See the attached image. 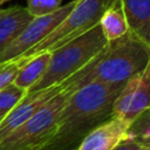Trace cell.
<instances>
[{"mask_svg":"<svg viewBox=\"0 0 150 150\" xmlns=\"http://www.w3.org/2000/svg\"><path fill=\"white\" fill-rule=\"evenodd\" d=\"M141 148H142V144H139V143H137L135 141L125 138L117 146H115L112 150H141Z\"/></svg>","mask_w":150,"mask_h":150,"instance_id":"18","label":"cell"},{"mask_svg":"<svg viewBox=\"0 0 150 150\" xmlns=\"http://www.w3.org/2000/svg\"><path fill=\"white\" fill-rule=\"evenodd\" d=\"M148 145H149V146H150V144H148Z\"/></svg>","mask_w":150,"mask_h":150,"instance_id":"23","label":"cell"},{"mask_svg":"<svg viewBox=\"0 0 150 150\" xmlns=\"http://www.w3.org/2000/svg\"><path fill=\"white\" fill-rule=\"evenodd\" d=\"M125 82H90L73 91L43 150L76 149L84 136L112 116V103Z\"/></svg>","mask_w":150,"mask_h":150,"instance_id":"1","label":"cell"},{"mask_svg":"<svg viewBox=\"0 0 150 150\" xmlns=\"http://www.w3.org/2000/svg\"><path fill=\"white\" fill-rule=\"evenodd\" d=\"M98 25L108 42L115 41L129 32L124 13L116 0L103 12Z\"/></svg>","mask_w":150,"mask_h":150,"instance_id":"13","label":"cell"},{"mask_svg":"<svg viewBox=\"0 0 150 150\" xmlns=\"http://www.w3.org/2000/svg\"><path fill=\"white\" fill-rule=\"evenodd\" d=\"M75 2L76 0H73L66 5H62L59 9L49 14L35 16L13 41L0 50V62L26 54L30 48L45 39L67 16Z\"/></svg>","mask_w":150,"mask_h":150,"instance_id":"6","label":"cell"},{"mask_svg":"<svg viewBox=\"0 0 150 150\" xmlns=\"http://www.w3.org/2000/svg\"><path fill=\"white\" fill-rule=\"evenodd\" d=\"M73 91L68 82V86L62 91L57 93L21 127L2 139L0 150H25L45 145L55 132L61 111Z\"/></svg>","mask_w":150,"mask_h":150,"instance_id":"4","label":"cell"},{"mask_svg":"<svg viewBox=\"0 0 150 150\" xmlns=\"http://www.w3.org/2000/svg\"><path fill=\"white\" fill-rule=\"evenodd\" d=\"M130 122L111 116L89 131L76 150H112L128 136Z\"/></svg>","mask_w":150,"mask_h":150,"instance_id":"9","label":"cell"},{"mask_svg":"<svg viewBox=\"0 0 150 150\" xmlns=\"http://www.w3.org/2000/svg\"><path fill=\"white\" fill-rule=\"evenodd\" d=\"M115 0H76L67 16L38 45L23 55L53 52L98 25L103 12Z\"/></svg>","mask_w":150,"mask_h":150,"instance_id":"5","label":"cell"},{"mask_svg":"<svg viewBox=\"0 0 150 150\" xmlns=\"http://www.w3.org/2000/svg\"><path fill=\"white\" fill-rule=\"evenodd\" d=\"M127 138L142 145L150 144V107L130 123Z\"/></svg>","mask_w":150,"mask_h":150,"instance_id":"14","label":"cell"},{"mask_svg":"<svg viewBox=\"0 0 150 150\" xmlns=\"http://www.w3.org/2000/svg\"><path fill=\"white\" fill-rule=\"evenodd\" d=\"M8 1H11V0H0V5H2V4H6V2H8Z\"/></svg>","mask_w":150,"mask_h":150,"instance_id":"21","label":"cell"},{"mask_svg":"<svg viewBox=\"0 0 150 150\" xmlns=\"http://www.w3.org/2000/svg\"><path fill=\"white\" fill-rule=\"evenodd\" d=\"M34 18L27 7L14 6L0 9V50L13 41Z\"/></svg>","mask_w":150,"mask_h":150,"instance_id":"11","label":"cell"},{"mask_svg":"<svg viewBox=\"0 0 150 150\" xmlns=\"http://www.w3.org/2000/svg\"><path fill=\"white\" fill-rule=\"evenodd\" d=\"M62 0H27V9L33 16H41L59 9Z\"/></svg>","mask_w":150,"mask_h":150,"instance_id":"17","label":"cell"},{"mask_svg":"<svg viewBox=\"0 0 150 150\" xmlns=\"http://www.w3.org/2000/svg\"><path fill=\"white\" fill-rule=\"evenodd\" d=\"M108 43L100 25H96L84 34L53 50L47 71L30 90L42 89L66 81L91 62Z\"/></svg>","mask_w":150,"mask_h":150,"instance_id":"3","label":"cell"},{"mask_svg":"<svg viewBox=\"0 0 150 150\" xmlns=\"http://www.w3.org/2000/svg\"><path fill=\"white\" fill-rule=\"evenodd\" d=\"M68 86V79L59 84L49 86L42 89L29 90L27 95L12 109V111L0 122V142L21 127L29 117L41 109L57 93Z\"/></svg>","mask_w":150,"mask_h":150,"instance_id":"8","label":"cell"},{"mask_svg":"<svg viewBox=\"0 0 150 150\" xmlns=\"http://www.w3.org/2000/svg\"><path fill=\"white\" fill-rule=\"evenodd\" d=\"M127 19L129 32L150 46V0H116Z\"/></svg>","mask_w":150,"mask_h":150,"instance_id":"10","label":"cell"},{"mask_svg":"<svg viewBox=\"0 0 150 150\" xmlns=\"http://www.w3.org/2000/svg\"><path fill=\"white\" fill-rule=\"evenodd\" d=\"M27 90L11 83L0 90V122L12 111V109L27 95Z\"/></svg>","mask_w":150,"mask_h":150,"instance_id":"15","label":"cell"},{"mask_svg":"<svg viewBox=\"0 0 150 150\" xmlns=\"http://www.w3.org/2000/svg\"><path fill=\"white\" fill-rule=\"evenodd\" d=\"M69 150H76V149H69Z\"/></svg>","mask_w":150,"mask_h":150,"instance_id":"22","label":"cell"},{"mask_svg":"<svg viewBox=\"0 0 150 150\" xmlns=\"http://www.w3.org/2000/svg\"><path fill=\"white\" fill-rule=\"evenodd\" d=\"M141 150H150V146L149 145H142Z\"/></svg>","mask_w":150,"mask_h":150,"instance_id":"20","label":"cell"},{"mask_svg":"<svg viewBox=\"0 0 150 150\" xmlns=\"http://www.w3.org/2000/svg\"><path fill=\"white\" fill-rule=\"evenodd\" d=\"M27 57V55H21L19 57L0 62V90L14 82L19 69L26 62Z\"/></svg>","mask_w":150,"mask_h":150,"instance_id":"16","label":"cell"},{"mask_svg":"<svg viewBox=\"0 0 150 150\" xmlns=\"http://www.w3.org/2000/svg\"><path fill=\"white\" fill-rule=\"evenodd\" d=\"M27 56L26 62L19 69L13 83L19 88L29 91L47 71L52 59V52L45 50Z\"/></svg>","mask_w":150,"mask_h":150,"instance_id":"12","label":"cell"},{"mask_svg":"<svg viewBox=\"0 0 150 150\" xmlns=\"http://www.w3.org/2000/svg\"><path fill=\"white\" fill-rule=\"evenodd\" d=\"M43 146L45 145H38V146H32V148H28L25 150H43Z\"/></svg>","mask_w":150,"mask_h":150,"instance_id":"19","label":"cell"},{"mask_svg":"<svg viewBox=\"0 0 150 150\" xmlns=\"http://www.w3.org/2000/svg\"><path fill=\"white\" fill-rule=\"evenodd\" d=\"M150 107V61L139 73L131 76L112 103V116L132 122Z\"/></svg>","mask_w":150,"mask_h":150,"instance_id":"7","label":"cell"},{"mask_svg":"<svg viewBox=\"0 0 150 150\" xmlns=\"http://www.w3.org/2000/svg\"><path fill=\"white\" fill-rule=\"evenodd\" d=\"M150 61V46L128 32L111 41L83 69L68 79L75 91L90 82L121 83L143 70Z\"/></svg>","mask_w":150,"mask_h":150,"instance_id":"2","label":"cell"}]
</instances>
